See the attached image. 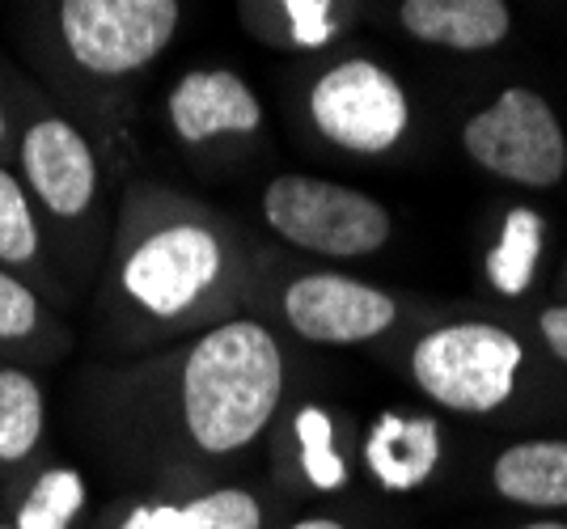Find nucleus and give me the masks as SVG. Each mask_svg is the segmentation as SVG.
Masks as SVG:
<instances>
[{
  "mask_svg": "<svg viewBox=\"0 0 567 529\" xmlns=\"http://www.w3.org/2000/svg\"><path fill=\"white\" fill-rule=\"evenodd\" d=\"M48 398L25 369H0V470H18L43 445Z\"/></svg>",
  "mask_w": 567,
  "mask_h": 529,
  "instance_id": "nucleus-14",
  "label": "nucleus"
},
{
  "mask_svg": "<svg viewBox=\"0 0 567 529\" xmlns=\"http://www.w3.org/2000/svg\"><path fill=\"white\" fill-rule=\"evenodd\" d=\"M462 145L471 162L517 187H555L567 174V141L555 111L534 90L504 94L466 120Z\"/></svg>",
  "mask_w": 567,
  "mask_h": 529,
  "instance_id": "nucleus-4",
  "label": "nucleus"
},
{
  "mask_svg": "<svg viewBox=\"0 0 567 529\" xmlns=\"http://www.w3.org/2000/svg\"><path fill=\"white\" fill-rule=\"evenodd\" d=\"M297 433V454H301V475L318 491H339L348 483V461L334 445V424L322 407H301L292 419Z\"/></svg>",
  "mask_w": 567,
  "mask_h": 529,
  "instance_id": "nucleus-17",
  "label": "nucleus"
},
{
  "mask_svg": "<svg viewBox=\"0 0 567 529\" xmlns=\"http://www.w3.org/2000/svg\"><path fill=\"white\" fill-rule=\"evenodd\" d=\"M288 529H348V526L334 521V517H301V521H292Z\"/></svg>",
  "mask_w": 567,
  "mask_h": 529,
  "instance_id": "nucleus-24",
  "label": "nucleus"
},
{
  "mask_svg": "<svg viewBox=\"0 0 567 529\" xmlns=\"http://www.w3.org/2000/svg\"><path fill=\"white\" fill-rule=\"evenodd\" d=\"M0 529H13V526H9V521H0Z\"/></svg>",
  "mask_w": 567,
  "mask_h": 529,
  "instance_id": "nucleus-27",
  "label": "nucleus"
},
{
  "mask_svg": "<svg viewBox=\"0 0 567 529\" xmlns=\"http://www.w3.org/2000/svg\"><path fill=\"white\" fill-rule=\"evenodd\" d=\"M174 526H178V505H169V500L127 508L115 521V529H174Z\"/></svg>",
  "mask_w": 567,
  "mask_h": 529,
  "instance_id": "nucleus-22",
  "label": "nucleus"
},
{
  "mask_svg": "<svg viewBox=\"0 0 567 529\" xmlns=\"http://www.w3.org/2000/svg\"><path fill=\"white\" fill-rule=\"evenodd\" d=\"M284 398V356L276 335L237 318L199 339L183 364V419L195 449L208 457L241 454Z\"/></svg>",
  "mask_w": 567,
  "mask_h": 529,
  "instance_id": "nucleus-1",
  "label": "nucleus"
},
{
  "mask_svg": "<svg viewBox=\"0 0 567 529\" xmlns=\"http://www.w3.org/2000/svg\"><path fill=\"white\" fill-rule=\"evenodd\" d=\"M39 259V220L30 208V191L0 169V263L25 267Z\"/></svg>",
  "mask_w": 567,
  "mask_h": 529,
  "instance_id": "nucleus-19",
  "label": "nucleus"
},
{
  "mask_svg": "<svg viewBox=\"0 0 567 529\" xmlns=\"http://www.w3.org/2000/svg\"><path fill=\"white\" fill-rule=\"evenodd\" d=\"M441 454H445V440H441V424L432 415L385 411L364 436V466H369L373 483L390 496L420 491L436 475Z\"/></svg>",
  "mask_w": 567,
  "mask_h": 529,
  "instance_id": "nucleus-11",
  "label": "nucleus"
},
{
  "mask_svg": "<svg viewBox=\"0 0 567 529\" xmlns=\"http://www.w3.org/2000/svg\"><path fill=\"white\" fill-rule=\"evenodd\" d=\"M262 217L284 241L331 259H360L390 241V212L373 195L309 174L271 178L262 191Z\"/></svg>",
  "mask_w": 567,
  "mask_h": 529,
  "instance_id": "nucleus-3",
  "label": "nucleus"
},
{
  "mask_svg": "<svg viewBox=\"0 0 567 529\" xmlns=\"http://www.w3.org/2000/svg\"><path fill=\"white\" fill-rule=\"evenodd\" d=\"M169 123L187 145L213 136H250L262 123L259 94L225 69H195L169 94Z\"/></svg>",
  "mask_w": 567,
  "mask_h": 529,
  "instance_id": "nucleus-10",
  "label": "nucleus"
},
{
  "mask_svg": "<svg viewBox=\"0 0 567 529\" xmlns=\"http://www.w3.org/2000/svg\"><path fill=\"white\" fill-rule=\"evenodd\" d=\"M520 339L496 322H453L427 331L411 352V377L432 403L487 415L517 390Z\"/></svg>",
  "mask_w": 567,
  "mask_h": 529,
  "instance_id": "nucleus-2",
  "label": "nucleus"
},
{
  "mask_svg": "<svg viewBox=\"0 0 567 529\" xmlns=\"http://www.w3.org/2000/svg\"><path fill=\"white\" fill-rule=\"evenodd\" d=\"M520 529H567V521H534V526H520Z\"/></svg>",
  "mask_w": 567,
  "mask_h": 529,
  "instance_id": "nucleus-25",
  "label": "nucleus"
},
{
  "mask_svg": "<svg viewBox=\"0 0 567 529\" xmlns=\"http://www.w3.org/2000/svg\"><path fill=\"white\" fill-rule=\"evenodd\" d=\"M284 318L309 343L348 348V343L385 335L399 318V305L390 292L373 289L364 280L313 271L284 289Z\"/></svg>",
  "mask_w": 567,
  "mask_h": 529,
  "instance_id": "nucleus-8",
  "label": "nucleus"
},
{
  "mask_svg": "<svg viewBox=\"0 0 567 529\" xmlns=\"http://www.w3.org/2000/svg\"><path fill=\"white\" fill-rule=\"evenodd\" d=\"M178 0H60V39L94 76L141 73L169 48Z\"/></svg>",
  "mask_w": 567,
  "mask_h": 529,
  "instance_id": "nucleus-5",
  "label": "nucleus"
},
{
  "mask_svg": "<svg viewBox=\"0 0 567 529\" xmlns=\"http://www.w3.org/2000/svg\"><path fill=\"white\" fill-rule=\"evenodd\" d=\"M39 297L0 267V339H30L39 331Z\"/></svg>",
  "mask_w": 567,
  "mask_h": 529,
  "instance_id": "nucleus-20",
  "label": "nucleus"
},
{
  "mask_svg": "<svg viewBox=\"0 0 567 529\" xmlns=\"http://www.w3.org/2000/svg\"><path fill=\"white\" fill-rule=\"evenodd\" d=\"M399 18L420 43L453 51H487L513 30L504 0H402Z\"/></svg>",
  "mask_w": 567,
  "mask_h": 529,
  "instance_id": "nucleus-12",
  "label": "nucleus"
},
{
  "mask_svg": "<svg viewBox=\"0 0 567 529\" xmlns=\"http://www.w3.org/2000/svg\"><path fill=\"white\" fill-rule=\"evenodd\" d=\"M492 487L508 505L567 508V440H517L496 457Z\"/></svg>",
  "mask_w": 567,
  "mask_h": 529,
  "instance_id": "nucleus-13",
  "label": "nucleus"
},
{
  "mask_svg": "<svg viewBox=\"0 0 567 529\" xmlns=\"http://www.w3.org/2000/svg\"><path fill=\"white\" fill-rule=\"evenodd\" d=\"M22 174L30 195L48 208L51 217L76 220L90 212L97 191V162L81 127L69 120L30 123L22 136Z\"/></svg>",
  "mask_w": 567,
  "mask_h": 529,
  "instance_id": "nucleus-9",
  "label": "nucleus"
},
{
  "mask_svg": "<svg viewBox=\"0 0 567 529\" xmlns=\"http://www.w3.org/2000/svg\"><path fill=\"white\" fill-rule=\"evenodd\" d=\"M225 250L204 225H166L127 255L123 289L153 318H178L220 280Z\"/></svg>",
  "mask_w": 567,
  "mask_h": 529,
  "instance_id": "nucleus-7",
  "label": "nucleus"
},
{
  "mask_svg": "<svg viewBox=\"0 0 567 529\" xmlns=\"http://www.w3.org/2000/svg\"><path fill=\"white\" fill-rule=\"evenodd\" d=\"M313 127L343 153L381 157L399 145L411 127V102L394 73L373 60H343L322 73L309 90Z\"/></svg>",
  "mask_w": 567,
  "mask_h": 529,
  "instance_id": "nucleus-6",
  "label": "nucleus"
},
{
  "mask_svg": "<svg viewBox=\"0 0 567 529\" xmlns=\"http://www.w3.org/2000/svg\"><path fill=\"white\" fill-rule=\"evenodd\" d=\"M538 326H543L546 348H550V352L567 364V305H559V310H546L543 318H538Z\"/></svg>",
  "mask_w": 567,
  "mask_h": 529,
  "instance_id": "nucleus-23",
  "label": "nucleus"
},
{
  "mask_svg": "<svg viewBox=\"0 0 567 529\" xmlns=\"http://www.w3.org/2000/svg\"><path fill=\"white\" fill-rule=\"evenodd\" d=\"M174 529H262V508L246 487H216L183 500Z\"/></svg>",
  "mask_w": 567,
  "mask_h": 529,
  "instance_id": "nucleus-18",
  "label": "nucleus"
},
{
  "mask_svg": "<svg viewBox=\"0 0 567 529\" xmlns=\"http://www.w3.org/2000/svg\"><path fill=\"white\" fill-rule=\"evenodd\" d=\"M543 234L546 220L534 208H513L504 217L499 241L487 255V280L496 284V292L520 297L534 284V271H538V259H543Z\"/></svg>",
  "mask_w": 567,
  "mask_h": 529,
  "instance_id": "nucleus-16",
  "label": "nucleus"
},
{
  "mask_svg": "<svg viewBox=\"0 0 567 529\" xmlns=\"http://www.w3.org/2000/svg\"><path fill=\"white\" fill-rule=\"evenodd\" d=\"M4 132H9V120H4V111H0V145H4Z\"/></svg>",
  "mask_w": 567,
  "mask_h": 529,
  "instance_id": "nucleus-26",
  "label": "nucleus"
},
{
  "mask_svg": "<svg viewBox=\"0 0 567 529\" xmlns=\"http://www.w3.org/2000/svg\"><path fill=\"white\" fill-rule=\"evenodd\" d=\"M297 48H327L334 34L331 0H280Z\"/></svg>",
  "mask_w": 567,
  "mask_h": 529,
  "instance_id": "nucleus-21",
  "label": "nucleus"
},
{
  "mask_svg": "<svg viewBox=\"0 0 567 529\" xmlns=\"http://www.w3.org/2000/svg\"><path fill=\"white\" fill-rule=\"evenodd\" d=\"M90 487L76 466H48L39 470L25 496L13 508V529H72L76 517L85 512Z\"/></svg>",
  "mask_w": 567,
  "mask_h": 529,
  "instance_id": "nucleus-15",
  "label": "nucleus"
}]
</instances>
